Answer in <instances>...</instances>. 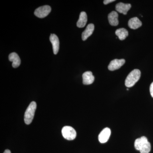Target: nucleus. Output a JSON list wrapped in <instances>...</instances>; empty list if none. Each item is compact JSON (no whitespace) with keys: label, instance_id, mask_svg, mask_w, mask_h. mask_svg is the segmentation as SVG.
Listing matches in <instances>:
<instances>
[{"label":"nucleus","instance_id":"1","mask_svg":"<svg viewBox=\"0 0 153 153\" xmlns=\"http://www.w3.org/2000/svg\"><path fill=\"white\" fill-rule=\"evenodd\" d=\"M134 147L136 149L140 151V153H149L151 149L150 143L146 137L137 139L135 141Z\"/></svg>","mask_w":153,"mask_h":153},{"label":"nucleus","instance_id":"2","mask_svg":"<svg viewBox=\"0 0 153 153\" xmlns=\"http://www.w3.org/2000/svg\"><path fill=\"white\" fill-rule=\"evenodd\" d=\"M141 72L139 69H134L129 74L126 79L125 85L127 87H131L139 80Z\"/></svg>","mask_w":153,"mask_h":153},{"label":"nucleus","instance_id":"3","mask_svg":"<svg viewBox=\"0 0 153 153\" xmlns=\"http://www.w3.org/2000/svg\"><path fill=\"white\" fill-rule=\"evenodd\" d=\"M37 107V104L35 102L33 101L30 103L25 111L24 120L25 123L27 125L30 124L33 121L35 115V111Z\"/></svg>","mask_w":153,"mask_h":153},{"label":"nucleus","instance_id":"4","mask_svg":"<svg viewBox=\"0 0 153 153\" xmlns=\"http://www.w3.org/2000/svg\"><path fill=\"white\" fill-rule=\"evenodd\" d=\"M62 134L64 138L68 140H72L76 138V133L74 128L69 126H66L62 129Z\"/></svg>","mask_w":153,"mask_h":153},{"label":"nucleus","instance_id":"5","mask_svg":"<svg viewBox=\"0 0 153 153\" xmlns=\"http://www.w3.org/2000/svg\"><path fill=\"white\" fill-rule=\"evenodd\" d=\"M51 11V8L50 6L45 5L42 6L36 9L34 12L35 16L38 18H44L47 17Z\"/></svg>","mask_w":153,"mask_h":153},{"label":"nucleus","instance_id":"6","mask_svg":"<svg viewBox=\"0 0 153 153\" xmlns=\"http://www.w3.org/2000/svg\"><path fill=\"white\" fill-rule=\"evenodd\" d=\"M125 60L123 59H114L111 61L108 66L110 71H114L119 69L125 63Z\"/></svg>","mask_w":153,"mask_h":153},{"label":"nucleus","instance_id":"7","mask_svg":"<svg viewBox=\"0 0 153 153\" xmlns=\"http://www.w3.org/2000/svg\"><path fill=\"white\" fill-rule=\"evenodd\" d=\"M111 131L108 128H105L103 129L98 136V140L101 143H104L107 142L110 137Z\"/></svg>","mask_w":153,"mask_h":153},{"label":"nucleus","instance_id":"8","mask_svg":"<svg viewBox=\"0 0 153 153\" xmlns=\"http://www.w3.org/2000/svg\"><path fill=\"white\" fill-rule=\"evenodd\" d=\"M131 5L129 4H124L123 3H119L116 5V10L119 13L126 15L129 10L131 8Z\"/></svg>","mask_w":153,"mask_h":153},{"label":"nucleus","instance_id":"9","mask_svg":"<svg viewBox=\"0 0 153 153\" xmlns=\"http://www.w3.org/2000/svg\"><path fill=\"white\" fill-rule=\"evenodd\" d=\"M82 82L84 85H90L92 84L94 80V76L92 72L87 71L82 74Z\"/></svg>","mask_w":153,"mask_h":153},{"label":"nucleus","instance_id":"10","mask_svg":"<svg viewBox=\"0 0 153 153\" xmlns=\"http://www.w3.org/2000/svg\"><path fill=\"white\" fill-rule=\"evenodd\" d=\"M50 41L52 44L54 54L56 55L58 53L59 49L60 42L59 39L56 35L52 34L50 36Z\"/></svg>","mask_w":153,"mask_h":153},{"label":"nucleus","instance_id":"11","mask_svg":"<svg viewBox=\"0 0 153 153\" xmlns=\"http://www.w3.org/2000/svg\"><path fill=\"white\" fill-rule=\"evenodd\" d=\"M9 60L13 62L12 66L14 68H16L19 67L21 64V61L19 55L16 52L11 53L9 56Z\"/></svg>","mask_w":153,"mask_h":153},{"label":"nucleus","instance_id":"12","mask_svg":"<svg viewBox=\"0 0 153 153\" xmlns=\"http://www.w3.org/2000/svg\"><path fill=\"white\" fill-rule=\"evenodd\" d=\"M108 20L110 25L112 26L118 25V14L115 11H112L108 15Z\"/></svg>","mask_w":153,"mask_h":153},{"label":"nucleus","instance_id":"13","mask_svg":"<svg viewBox=\"0 0 153 153\" xmlns=\"http://www.w3.org/2000/svg\"><path fill=\"white\" fill-rule=\"evenodd\" d=\"M142 23L137 17H134L130 19L128 22V26L131 29L136 30L141 27Z\"/></svg>","mask_w":153,"mask_h":153},{"label":"nucleus","instance_id":"14","mask_svg":"<svg viewBox=\"0 0 153 153\" xmlns=\"http://www.w3.org/2000/svg\"><path fill=\"white\" fill-rule=\"evenodd\" d=\"M94 26L93 24H90L88 25L85 30L82 34V38L83 41H85L87 38L91 36L94 31Z\"/></svg>","mask_w":153,"mask_h":153},{"label":"nucleus","instance_id":"15","mask_svg":"<svg viewBox=\"0 0 153 153\" xmlns=\"http://www.w3.org/2000/svg\"><path fill=\"white\" fill-rule=\"evenodd\" d=\"M87 22V14L85 12H82L79 15V20L76 23V26L79 28H83Z\"/></svg>","mask_w":153,"mask_h":153},{"label":"nucleus","instance_id":"16","mask_svg":"<svg viewBox=\"0 0 153 153\" xmlns=\"http://www.w3.org/2000/svg\"><path fill=\"white\" fill-rule=\"evenodd\" d=\"M115 34L119 38L120 40L122 41L125 40L128 37V32L125 28H120L116 31Z\"/></svg>","mask_w":153,"mask_h":153},{"label":"nucleus","instance_id":"17","mask_svg":"<svg viewBox=\"0 0 153 153\" xmlns=\"http://www.w3.org/2000/svg\"><path fill=\"white\" fill-rule=\"evenodd\" d=\"M115 0H105L103 1V4H104L107 5L109 3L113 2L115 1Z\"/></svg>","mask_w":153,"mask_h":153},{"label":"nucleus","instance_id":"18","mask_svg":"<svg viewBox=\"0 0 153 153\" xmlns=\"http://www.w3.org/2000/svg\"><path fill=\"white\" fill-rule=\"evenodd\" d=\"M150 91L151 96L153 97V82L151 84L150 87Z\"/></svg>","mask_w":153,"mask_h":153},{"label":"nucleus","instance_id":"19","mask_svg":"<svg viewBox=\"0 0 153 153\" xmlns=\"http://www.w3.org/2000/svg\"><path fill=\"white\" fill-rule=\"evenodd\" d=\"M4 153H11V151L9 149L6 150L5 151H4Z\"/></svg>","mask_w":153,"mask_h":153}]
</instances>
